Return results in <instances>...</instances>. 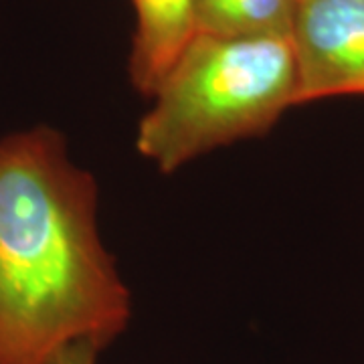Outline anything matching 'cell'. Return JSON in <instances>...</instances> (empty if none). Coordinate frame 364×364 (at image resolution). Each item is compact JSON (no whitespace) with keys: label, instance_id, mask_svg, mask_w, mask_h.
Listing matches in <instances>:
<instances>
[{"label":"cell","instance_id":"obj_4","mask_svg":"<svg viewBox=\"0 0 364 364\" xmlns=\"http://www.w3.org/2000/svg\"><path fill=\"white\" fill-rule=\"evenodd\" d=\"M136 37L132 49V81L144 95L156 91L162 77L196 35L195 0H132Z\"/></svg>","mask_w":364,"mask_h":364},{"label":"cell","instance_id":"obj_1","mask_svg":"<svg viewBox=\"0 0 364 364\" xmlns=\"http://www.w3.org/2000/svg\"><path fill=\"white\" fill-rule=\"evenodd\" d=\"M130 294L97 229V188L53 128L0 140V364H59L126 330Z\"/></svg>","mask_w":364,"mask_h":364},{"label":"cell","instance_id":"obj_6","mask_svg":"<svg viewBox=\"0 0 364 364\" xmlns=\"http://www.w3.org/2000/svg\"><path fill=\"white\" fill-rule=\"evenodd\" d=\"M97 354L100 352L93 350L90 346H79V348H73V350L63 354V358L59 360V364H95Z\"/></svg>","mask_w":364,"mask_h":364},{"label":"cell","instance_id":"obj_2","mask_svg":"<svg viewBox=\"0 0 364 364\" xmlns=\"http://www.w3.org/2000/svg\"><path fill=\"white\" fill-rule=\"evenodd\" d=\"M136 148L162 172L210 150L263 134L298 105L291 35L196 33L152 93Z\"/></svg>","mask_w":364,"mask_h":364},{"label":"cell","instance_id":"obj_3","mask_svg":"<svg viewBox=\"0 0 364 364\" xmlns=\"http://www.w3.org/2000/svg\"><path fill=\"white\" fill-rule=\"evenodd\" d=\"M291 39L298 104L364 95V0H299Z\"/></svg>","mask_w":364,"mask_h":364},{"label":"cell","instance_id":"obj_5","mask_svg":"<svg viewBox=\"0 0 364 364\" xmlns=\"http://www.w3.org/2000/svg\"><path fill=\"white\" fill-rule=\"evenodd\" d=\"M299 0H195L196 33L219 37L291 35Z\"/></svg>","mask_w":364,"mask_h":364}]
</instances>
